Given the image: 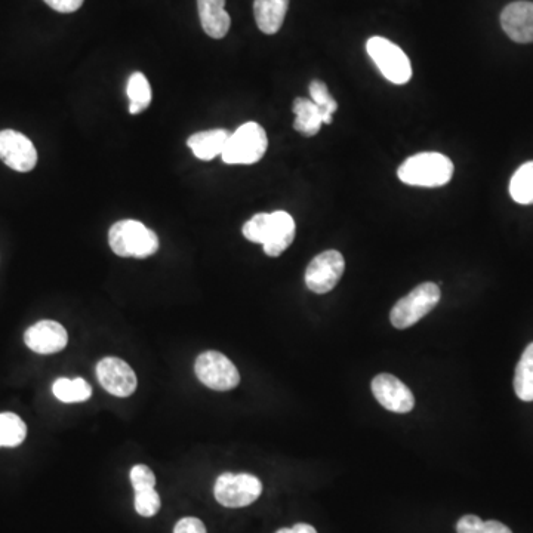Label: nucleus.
Masks as SVG:
<instances>
[{
  "label": "nucleus",
  "instance_id": "26",
  "mask_svg": "<svg viewBox=\"0 0 533 533\" xmlns=\"http://www.w3.org/2000/svg\"><path fill=\"white\" fill-rule=\"evenodd\" d=\"M135 510L140 516L153 517L160 510V496L154 489L135 492Z\"/></svg>",
  "mask_w": 533,
  "mask_h": 533
},
{
  "label": "nucleus",
  "instance_id": "1",
  "mask_svg": "<svg viewBox=\"0 0 533 533\" xmlns=\"http://www.w3.org/2000/svg\"><path fill=\"white\" fill-rule=\"evenodd\" d=\"M297 233L294 218L285 211L257 214L243 226L249 242L260 243L268 257H279L292 245Z\"/></svg>",
  "mask_w": 533,
  "mask_h": 533
},
{
  "label": "nucleus",
  "instance_id": "24",
  "mask_svg": "<svg viewBox=\"0 0 533 533\" xmlns=\"http://www.w3.org/2000/svg\"><path fill=\"white\" fill-rule=\"evenodd\" d=\"M310 95L311 101L319 107L320 113H322L323 123H326V125L332 123V119H334L332 116L338 110V103L329 94L328 86L322 80H313L310 83Z\"/></svg>",
  "mask_w": 533,
  "mask_h": 533
},
{
  "label": "nucleus",
  "instance_id": "22",
  "mask_svg": "<svg viewBox=\"0 0 533 533\" xmlns=\"http://www.w3.org/2000/svg\"><path fill=\"white\" fill-rule=\"evenodd\" d=\"M26 436L27 427L23 419L12 412L0 414V448H17Z\"/></svg>",
  "mask_w": 533,
  "mask_h": 533
},
{
  "label": "nucleus",
  "instance_id": "6",
  "mask_svg": "<svg viewBox=\"0 0 533 533\" xmlns=\"http://www.w3.org/2000/svg\"><path fill=\"white\" fill-rule=\"evenodd\" d=\"M366 51L388 82L394 85H405L411 80V61L396 43L375 36L366 42Z\"/></svg>",
  "mask_w": 533,
  "mask_h": 533
},
{
  "label": "nucleus",
  "instance_id": "19",
  "mask_svg": "<svg viewBox=\"0 0 533 533\" xmlns=\"http://www.w3.org/2000/svg\"><path fill=\"white\" fill-rule=\"evenodd\" d=\"M126 94L129 98V113L138 115L149 109L152 104V88L149 80L141 72L132 73L126 86Z\"/></svg>",
  "mask_w": 533,
  "mask_h": 533
},
{
  "label": "nucleus",
  "instance_id": "7",
  "mask_svg": "<svg viewBox=\"0 0 533 533\" xmlns=\"http://www.w3.org/2000/svg\"><path fill=\"white\" fill-rule=\"evenodd\" d=\"M263 494V483L252 474H221L215 483V499L227 508L248 507Z\"/></svg>",
  "mask_w": 533,
  "mask_h": 533
},
{
  "label": "nucleus",
  "instance_id": "20",
  "mask_svg": "<svg viewBox=\"0 0 533 533\" xmlns=\"http://www.w3.org/2000/svg\"><path fill=\"white\" fill-rule=\"evenodd\" d=\"M514 390L523 402H533V343L523 351L514 375Z\"/></svg>",
  "mask_w": 533,
  "mask_h": 533
},
{
  "label": "nucleus",
  "instance_id": "18",
  "mask_svg": "<svg viewBox=\"0 0 533 533\" xmlns=\"http://www.w3.org/2000/svg\"><path fill=\"white\" fill-rule=\"evenodd\" d=\"M295 113L294 128L304 137H314L319 134L323 125L322 113L319 107L308 98H297L292 107Z\"/></svg>",
  "mask_w": 533,
  "mask_h": 533
},
{
  "label": "nucleus",
  "instance_id": "10",
  "mask_svg": "<svg viewBox=\"0 0 533 533\" xmlns=\"http://www.w3.org/2000/svg\"><path fill=\"white\" fill-rule=\"evenodd\" d=\"M0 159L17 172H30L38 163V152L32 141L14 129L0 131Z\"/></svg>",
  "mask_w": 533,
  "mask_h": 533
},
{
  "label": "nucleus",
  "instance_id": "29",
  "mask_svg": "<svg viewBox=\"0 0 533 533\" xmlns=\"http://www.w3.org/2000/svg\"><path fill=\"white\" fill-rule=\"evenodd\" d=\"M174 533H206V528L202 520L186 517L175 525Z\"/></svg>",
  "mask_w": 533,
  "mask_h": 533
},
{
  "label": "nucleus",
  "instance_id": "12",
  "mask_svg": "<svg viewBox=\"0 0 533 533\" xmlns=\"http://www.w3.org/2000/svg\"><path fill=\"white\" fill-rule=\"evenodd\" d=\"M372 393L381 406L394 414H409L414 409L415 397L408 385L390 374H380L372 381Z\"/></svg>",
  "mask_w": 533,
  "mask_h": 533
},
{
  "label": "nucleus",
  "instance_id": "5",
  "mask_svg": "<svg viewBox=\"0 0 533 533\" xmlns=\"http://www.w3.org/2000/svg\"><path fill=\"white\" fill-rule=\"evenodd\" d=\"M440 297L442 294L436 283H421L394 305L390 313L391 325L396 329L411 328L436 308Z\"/></svg>",
  "mask_w": 533,
  "mask_h": 533
},
{
  "label": "nucleus",
  "instance_id": "4",
  "mask_svg": "<svg viewBox=\"0 0 533 533\" xmlns=\"http://www.w3.org/2000/svg\"><path fill=\"white\" fill-rule=\"evenodd\" d=\"M268 138L263 126L248 122L230 135L223 157L227 165H254L267 152Z\"/></svg>",
  "mask_w": 533,
  "mask_h": 533
},
{
  "label": "nucleus",
  "instance_id": "8",
  "mask_svg": "<svg viewBox=\"0 0 533 533\" xmlns=\"http://www.w3.org/2000/svg\"><path fill=\"white\" fill-rule=\"evenodd\" d=\"M197 380L215 391H230L240 382L239 371L229 357L218 351H205L194 365Z\"/></svg>",
  "mask_w": 533,
  "mask_h": 533
},
{
  "label": "nucleus",
  "instance_id": "30",
  "mask_svg": "<svg viewBox=\"0 0 533 533\" xmlns=\"http://www.w3.org/2000/svg\"><path fill=\"white\" fill-rule=\"evenodd\" d=\"M276 533H317V531L313 526L305 525V523H298L294 528L280 529V531H277Z\"/></svg>",
  "mask_w": 533,
  "mask_h": 533
},
{
  "label": "nucleus",
  "instance_id": "14",
  "mask_svg": "<svg viewBox=\"0 0 533 533\" xmlns=\"http://www.w3.org/2000/svg\"><path fill=\"white\" fill-rule=\"evenodd\" d=\"M501 26L508 38L517 43L533 42V2L510 3L501 14Z\"/></svg>",
  "mask_w": 533,
  "mask_h": 533
},
{
  "label": "nucleus",
  "instance_id": "3",
  "mask_svg": "<svg viewBox=\"0 0 533 533\" xmlns=\"http://www.w3.org/2000/svg\"><path fill=\"white\" fill-rule=\"evenodd\" d=\"M112 251L122 258H149L159 249V237L153 230L135 220H123L113 224L109 231Z\"/></svg>",
  "mask_w": 533,
  "mask_h": 533
},
{
  "label": "nucleus",
  "instance_id": "15",
  "mask_svg": "<svg viewBox=\"0 0 533 533\" xmlns=\"http://www.w3.org/2000/svg\"><path fill=\"white\" fill-rule=\"evenodd\" d=\"M200 23L206 35L212 39L226 38L230 30V15L226 0H197Z\"/></svg>",
  "mask_w": 533,
  "mask_h": 533
},
{
  "label": "nucleus",
  "instance_id": "11",
  "mask_svg": "<svg viewBox=\"0 0 533 533\" xmlns=\"http://www.w3.org/2000/svg\"><path fill=\"white\" fill-rule=\"evenodd\" d=\"M95 372L101 387L113 396L129 397L137 390V375L125 360L104 357L98 362Z\"/></svg>",
  "mask_w": 533,
  "mask_h": 533
},
{
  "label": "nucleus",
  "instance_id": "2",
  "mask_svg": "<svg viewBox=\"0 0 533 533\" xmlns=\"http://www.w3.org/2000/svg\"><path fill=\"white\" fill-rule=\"evenodd\" d=\"M399 180L408 186L442 187L452 180L454 163L442 153H419L400 165Z\"/></svg>",
  "mask_w": 533,
  "mask_h": 533
},
{
  "label": "nucleus",
  "instance_id": "13",
  "mask_svg": "<svg viewBox=\"0 0 533 533\" xmlns=\"http://www.w3.org/2000/svg\"><path fill=\"white\" fill-rule=\"evenodd\" d=\"M24 343L35 353L48 356L64 350L69 343V335L60 323L54 320H40L32 328L27 329Z\"/></svg>",
  "mask_w": 533,
  "mask_h": 533
},
{
  "label": "nucleus",
  "instance_id": "23",
  "mask_svg": "<svg viewBox=\"0 0 533 533\" xmlns=\"http://www.w3.org/2000/svg\"><path fill=\"white\" fill-rule=\"evenodd\" d=\"M510 194L520 205H533V162L517 169L510 181Z\"/></svg>",
  "mask_w": 533,
  "mask_h": 533
},
{
  "label": "nucleus",
  "instance_id": "16",
  "mask_svg": "<svg viewBox=\"0 0 533 533\" xmlns=\"http://www.w3.org/2000/svg\"><path fill=\"white\" fill-rule=\"evenodd\" d=\"M230 135L226 129L197 132L187 140V146L190 147L197 159L212 160L223 154Z\"/></svg>",
  "mask_w": 533,
  "mask_h": 533
},
{
  "label": "nucleus",
  "instance_id": "25",
  "mask_svg": "<svg viewBox=\"0 0 533 533\" xmlns=\"http://www.w3.org/2000/svg\"><path fill=\"white\" fill-rule=\"evenodd\" d=\"M458 533H513L507 526L502 525L501 522L496 520H489V522H483L480 517L468 514V516L459 519L457 525Z\"/></svg>",
  "mask_w": 533,
  "mask_h": 533
},
{
  "label": "nucleus",
  "instance_id": "9",
  "mask_svg": "<svg viewBox=\"0 0 533 533\" xmlns=\"http://www.w3.org/2000/svg\"><path fill=\"white\" fill-rule=\"evenodd\" d=\"M345 270L343 254L338 251H325L314 257L305 270V285L314 294H328L340 282Z\"/></svg>",
  "mask_w": 533,
  "mask_h": 533
},
{
  "label": "nucleus",
  "instance_id": "28",
  "mask_svg": "<svg viewBox=\"0 0 533 533\" xmlns=\"http://www.w3.org/2000/svg\"><path fill=\"white\" fill-rule=\"evenodd\" d=\"M43 2L51 6L54 11L61 12V14H72V12L82 8L85 0H43Z\"/></svg>",
  "mask_w": 533,
  "mask_h": 533
},
{
  "label": "nucleus",
  "instance_id": "21",
  "mask_svg": "<svg viewBox=\"0 0 533 533\" xmlns=\"http://www.w3.org/2000/svg\"><path fill=\"white\" fill-rule=\"evenodd\" d=\"M52 393L60 402L80 403L86 402L92 396V388L82 378H76V380L60 378L52 385Z\"/></svg>",
  "mask_w": 533,
  "mask_h": 533
},
{
  "label": "nucleus",
  "instance_id": "17",
  "mask_svg": "<svg viewBox=\"0 0 533 533\" xmlns=\"http://www.w3.org/2000/svg\"><path fill=\"white\" fill-rule=\"evenodd\" d=\"M289 0H255L254 14L258 29L266 35H276L285 21Z\"/></svg>",
  "mask_w": 533,
  "mask_h": 533
},
{
  "label": "nucleus",
  "instance_id": "27",
  "mask_svg": "<svg viewBox=\"0 0 533 533\" xmlns=\"http://www.w3.org/2000/svg\"><path fill=\"white\" fill-rule=\"evenodd\" d=\"M129 476H131V483L135 492L147 491V489H154L156 486V477H154L152 468L147 467V465H135Z\"/></svg>",
  "mask_w": 533,
  "mask_h": 533
}]
</instances>
